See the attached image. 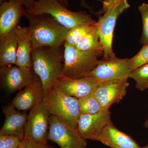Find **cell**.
Returning a JSON list of instances; mask_svg holds the SVG:
<instances>
[{"label": "cell", "mask_w": 148, "mask_h": 148, "mask_svg": "<svg viewBox=\"0 0 148 148\" xmlns=\"http://www.w3.org/2000/svg\"><path fill=\"white\" fill-rule=\"evenodd\" d=\"M51 115L43 102L35 106L27 116L24 139L28 141L47 143Z\"/></svg>", "instance_id": "8"}, {"label": "cell", "mask_w": 148, "mask_h": 148, "mask_svg": "<svg viewBox=\"0 0 148 148\" xmlns=\"http://www.w3.org/2000/svg\"><path fill=\"white\" fill-rule=\"evenodd\" d=\"M144 126L146 128H148V116L147 119L146 120L144 123Z\"/></svg>", "instance_id": "33"}, {"label": "cell", "mask_w": 148, "mask_h": 148, "mask_svg": "<svg viewBox=\"0 0 148 148\" xmlns=\"http://www.w3.org/2000/svg\"><path fill=\"white\" fill-rule=\"evenodd\" d=\"M98 141L110 148H139L129 135L122 132L111 123L103 129Z\"/></svg>", "instance_id": "18"}, {"label": "cell", "mask_w": 148, "mask_h": 148, "mask_svg": "<svg viewBox=\"0 0 148 148\" xmlns=\"http://www.w3.org/2000/svg\"><path fill=\"white\" fill-rule=\"evenodd\" d=\"M130 7L127 0H121L100 15L96 27L103 47V58L115 56L112 50L114 29L119 16Z\"/></svg>", "instance_id": "6"}, {"label": "cell", "mask_w": 148, "mask_h": 148, "mask_svg": "<svg viewBox=\"0 0 148 148\" xmlns=\"http://www.w3.org/2000/svg\"><path fill=\"white\" fill-rule=\"evenodd\" d=\"M33 49L64 46L69 29L47 14H31L26 12Z\"/></svg>", "instance_id": "2"}, {"label": "cell", "mask_w": 148, "mask_h": 148, "mask_svg": "<svg viewBox=\"0 0 148 148\" xmlns=\"http://www.w3.org/2000/svg\"><path fill=\"white\" fill-rule=\"evenodd\" d=\"M80 1H81L80 5L81 6L88 9L89 10L91 11V9H90V7L88 5L87 3H86V0H80Z\"/></svg>", "instance_id": "30"}, {"label": "cell", "mask_w": 148, "mask_h": 148, "mask_svg": "<svg viewBox=\"0 0 148 148\" xmlns=\"http://www.w3.org/2000/svg\"><path fill=\"white\" fill-rule=\"evenodd\" d=\"M16 30L17 35L16 65L24 70L34 71L32 60L33 48L29 27L18 25Z\"/></svg>", "instance_id": "17"}, {"label": "cell", "mask_w": 148, "mask_h": 148, "mask_svg": "<svg viewBox=\"0 0 148 148\" xmlns=\"http://www.w3.org/2000/svg\"><path fill=\"white\" fill-rule=\"evenodd\" d=\"M48 140L56 143L61 148H86V140L77 129L67 125L51 115Z\"/></svg>", "instance_id": "9"}, {"label": "cell", "mask_w": 148, "mask_h": 148, "mask_svg": "<svg viewBox=\"0 0 148 148\" xmlns=\"http://www.w3.org/2000/svg\"><path fill=\"white\" fill-rule=\"evenodd\" d=\"M129 78L135 81V87L138 90L143 91L148 88V64L133 69Z\"/></svg>", "instance_id": "23"}, {"label": "cell", "mask_w": 148, "mask_h": 148, "mask_svg": "<svg viewBox=\"0 0 148 148\" xmlns=\"http://www.w3.org/2000/svg\"><path fill=\"white\" fill-rule=\"evenodd\" d=\"M3 112L5 120L0 130V135H13L24 140L28 116L27 113L18 110L11 103L3 108Z\"/></svg>", "instance_id": "14"}, {"label": "cell", "mask_w": 148, "mask_h": 148, "mask_svg": "<svg viewBox=\"0 0 148 148\" xmlns=\"http://www.w3.org/2000/svg\"><path fill=\"white\" fill-rule=\"evenodd\" d=\"M22 141L13 135H0V148H18Z\"/></svg>", "instance_id": "26"}, {"label": "cell", "mask_w": 148, "mask_h": 148, "mask_svg": "<svg viewBox=\"0 0 148 148\" xmlns=\"http://www.w3.org/2000/svg\"><path fill=\"white\" fill-rule=\"evenodd\" d=\"M60 3L63 4L65 6L69 7V0H58Z\"/></svg>", "instance_id": "31"}, {"label": "cell", "mask_w": 148, "mask_h": 148, "mask_svg": "<svg viewBox=\"0 0 148 148\" xmlns=\"http://www.w3.org/2000/svg\"><path fill=\"white\" fill-rule=\"evenodd\" d=\"M110 111H102L94 114H81L77 130L85 140L98 141L103 129L112 123Z\"/></svg>", "instance_id": "11"}, {"label": "cell", "mask_w": 148, "mask_h": 148, "mask_svg": "<svg viewBox=\"0 0 148 148\" xmlns=\"http://www.w3.org/2000/svg\"><path fill=\"white\" fill-rule=\"evenodd\" d=\"M98 84L87 77L72 79L63 75L55 87L67 95L79 99L93 93Z\"/></svg>", "instance_id": "15"}, {"label": "cell", "mask_w": 148, "mask_h": 148, "mask_svg": "<svg viewBox=\"0 0 148 148\" xmlns=\"http://www.w3.org/2000/svg\"><path fill=\"white\" fill-rule=\"evenodd\" d=\"M31 14H47L52 16L61 25L70 29L83 24H96V22L86 12L69 10L58 0H37L30 10Z\"/></svg>", "instance_id": "3"}, {"label": "cell", "mask_w": 148, "mask_h": 148, "mask_svg": "<svg viewBox=\"0 0 148 148\" xmlns=\"http://www.w3.org/2000/svg\"><path fill=\"white\" fill-rule=\"evenodd\" d=\"M139 148H148V145L145 146V147H140Z\"/></svg>", "instance_id": "35"}, {"label": "cell", "mask_w": 148, "mask_h": 148, "mask_svg": "<svg viewBox=\"0 0 148 148\" xmlns=\"http://www.w3.org/2000/svg\"><path fill=\"white\" fill-rule=\"evenodd\" d=\"M5 1H7V0H0V4H1Z\"/></svg>", "instance_id": "34"}, {"label": "cell", "mask_w": 148, "mask_h": 148, "mask_svg": "<svg viewBox=\"0 0 148 148\" xmlns=\"http://www.w3.org/2000/svg\"><path fill=\"white\" fill-rule=\"evenodd\" d=\"M18 148H27V143L25 139H24V140H22L21 145Z\"/></svg>", "instance_id": "32"}, {"label": "cell", "mask_w": 148, "mask_h": 148, "mask_svg": "<svg viewBox=\"0 0 148 148\" xmlns=\"http://www.w3.org/2000/svg\"><path fill=\"white\" fill-rule=\"evenodd\" d=\"M121 0H103V7L102 10L98 12V14H102L106 12L109 8Z\"/></svg>", "instance_id": "28"}, {"label": "cell", "mask_w": 148, "mask_h": 148, "mask_svg": "<svg viewBox=\"0 0 148 148\" xmlns=\"http://www.w3.org/2000/svg\"><path fill=\"white\" fill-rule=\"evenodd\" d=\"M129 85L127 79L113 80L98 84L93 93L103 110L108 111L126 95Z\"/></svg>", "instance_id": "10"}, {"label": "cell", "mask_w": 148, "mask_h": 148, "mask_svg": "<svg viewBox=\"0 0 148 148\" xmlns=\"http://www.w3.org/2000/svg\"><path fill=\"white\" fill-rule=\"evenodd\" d=\"M63 75L72 79L87 77L97 64L103 54L85 51L65 43L64 45Z\"/></svg>", "instance_id": "5"}, {"label": "cell", "mask_w": 148, "mask_h": 148, "mask_svg": "<svg viewBox=\"0 0 148 148\" xmlns=\"http://www.w3.org/2000/svg\"><path fill=\"white\" fill-rule=\"evenodd\" d=\"M32 60L33 71L41 81L46 95L63 75L64 48H37L32 50Z\"/></svg>", "instance_id": "1"}, {"label": "cell", "mask_w": 148, "mask_h": 148, "mask_svg": "<svg viewBox=\"0 0 148 148\" xmlns=\"http://www.w3.org/2000/svg\"><path fill=\"white\" fill-rule=\"evenodd\" d=\"M138 8L142 16L143 24L140 42L144 45L148 44V3H143Z\"/></svg>", "instance_id": "24"}, {"label": "cell", "mask_w": 148, "mask_h": 148, "mask_svg": "<svg viewBox=\"0 0 148 148\" xmlns=\"http://www.w3.org/2000/svg\"><path fill=\"white\" fill-rule=\"evenodd\" d=\"M132 71L130 58L115 56L99 60L95 69L86 77L100 84L113 80L128 79Z\"/></svg>", "instance_id": "7"}, {"label": "cell", "mask_w": 148, "mask_h": 148, "mask_svg": "<svg viewBox=\"0 0 148 148\" xmlns=\"http://www.w3.org/2000/svg\"><path fill=\"white\" fill-rule=\"evenodd\" d=\"M27 148H52L47 143H36L26 140Z\"/></svg>", "instance_id": "29"}, {"label": "cell", "mask_w": 148, "mask_h": 148, "mask_svg": "<svg viewBox=\"0 0 148 148\" xmlns=\"http://www.w3.org/2000/svg\"><path fill=\"white\" fill-rule=\"evenodd\" d=\"M45 95L41 81L35 74L31 82L16 94L11 103L18 110L26 112L42 102Z\"/></svg>", "instance_id": "13"}, {"label": "cell", "mask_w": 148, "mask_h": 148, "mask_svg": "<svg viewBox=\"0 0 148 148\" xmlns=\"http://www.w3.org/2000/svg\"><path fill=\"white\" fill-rule=\"evenodd\" d=\"M78 99L81 114H94L103 111L93 93Z\"/></svg>", "instance_id": "22"}, {"label": "cell", "mask_w": 148, "mask_h": 148, "mask_svg": "<svg viewBox=\"0 0 148 148\" xmlns=\"http://www.w3.org/2000/svg\"><path fill=\"white\" fill-rule=\"evenodd\" d=\"M42 102L51 115L67 125L77 129L81 114L77 98L54 87L45 95Z\"/></svg>", "instance_id": "4"}, {"label": "cell", "mask_w": 148, "mask_h": 148, "mask_svg": "<svg viewBox=\"0 0 148 148\" xmlns=\"http://www.w3.org/2000/svg\"><path fill=\"white\" fill-rule=\"evenodd\" d=\"M0 40V66L16 65L17 49L16 28Z\"/></svg>", "instance_id": "19"}, {"label": "cell", "mask_w": 148, "mask_h": 148, "mask_svg": "<svg viewBox=\"0 0 148 148\" xmlns=\"http://www.w3.org/2000/svg\"><path fill=\"white\" fill-rule=\"evenodd\" d=\"M95 26L96 24H83L69 29L66 35L65 43L70 45H77Z\"/></svg>", "instance_id": "21"}, {"label": "cell", "mask_w": 148, "mask_h": 148, "mask_svg": "<svg viewBox=\"0 0 148 148\" xmlns=\"http://www.w3.org/2000/svg\"><path fill=\"white\" fill-rule=\"evenodd\" d=\"M26 10L18 3L8 1L0 6V39L15 29L22 16H25Z\"/></svg>", "instance_id": "16"}, {"label": "cell", "mask_w": 148, "mask_h": 148, "mask_svg": "<svg viewBox=\"0 0 148 148\" xmlns=\"http://www.w3.org/2000/svg\"><path fill=\"white\" fill-rule=\"evenodd\" d=\"M75 46L80 50L103 54V46L96 26Z\"/></svg>", "instance_id": "20"}, {"label": "cell", "mask_w": 148, "mask_h": 148, "mask_svg": "<svg viewBox=\"0 0 148 148\" xmlns=\"http://www.w3.org/2000/svg\"><path fill=\"white\" fill-rule=\"evenodd\" d=\"M9 1L13 2L18 3L22 5L27 8V10H29L32 9L34 7L35 1L34 0H8Z\"/></svg>", "instance_id": "27"}, {"label": "cell", "mask_w": 148, "mask_h": 148, "mask_svg": "<svg viewBox=\"0 0 148 148\" xmlns=\"http://www.w3.org/2000/svg\"><path fill=\"white\" fill-rule=\"evenodd\" d=\"M35 74L34 71H28L16 65L1 67L0 78L1 86L8 93L20 91L32 81Z\"/></svg>", "instance_id": "12"}, {"label": "cell", "mask_w": 148, "mask_h": 148, "mask_svg": "<svg viewBox=\"0 0 148 148\" xmlns=\"http://www.w3.org/2000/svg\"><path fill=\"white\" fill-rule=\"evenodd\" d=\"M130 60L132 70L148 64V44L144 45L140 51Z\"/></svg>", "instance_id": "25"}]
</instances>
